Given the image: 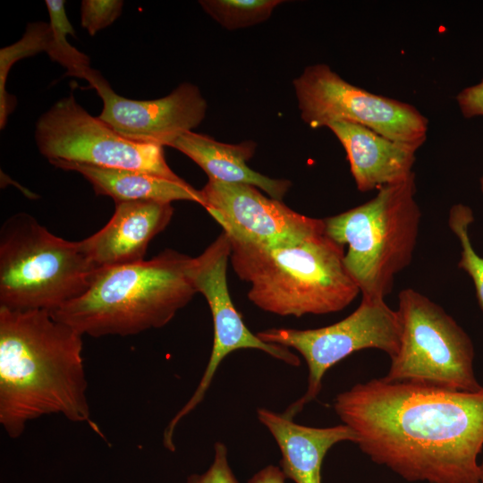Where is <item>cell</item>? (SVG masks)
<instances>
[{
  "label": "cell",
  "mask_w": 483,
  "mask_h": 483,
  "mask_svg": "<svg viewBox=\"0 0 483 483\" xmlns=\"http://www.w3.org/2000/svg\"><path fill=\"white\" fill-rule=\"evenodd\" d=\"M479 184H480V190H481V192L483 194V174L479 179Z\"/></svg>",
  "instance_id": "83f0119b"
},
{
  "label": "cell",
  "mask_w": 483,
  "mask_h": 483,
  "mask_svg": "<svg viewBox=\"0 0 483 483\" xmlns=\"http://www.w3.org/2000/svg\"><path fill=\"white\" fill-rule=\"evenodd\" d=\"M200 191L202 207L232 239L278 247L325 233L324 219L301 215L252 185L208 179Z\"/></svg>",
  "instance_id": "7c38bea8"
},
{
  "label": "cell",
  "mask_w": 483,
  "mask_h": 483,
  "mask_svg": "<svg viewBox=\"0 0 483 483\" xmlns=\"http://www.w3.org/2000/svg\"><path fill=\"white\" fill-rule=\"evenodd\" d=\"M286 479L279 466L269 464L256 472L247 483H285Z\"/></svg>",
  "instance_id": "484cf974"
},
{
  "label": "cell",
  "mask_w": 483,
  "mask_h": 483,
  "mask_svg": "<svg viewBox=\"0 0 483 483\" xmlns=\"http://www.w3.org/2000/svg\"><path fill=\"white\" fill-rule=\"evenodd\" d=\"M192 258L165 250L149 260L97 268L89 289L51 314L82 335H133L168 324L198 292Z\"/></svg>",
  "instance_id": "3957f363"
},
{
  "label": "cell",
  "mask_w": 483,
  "mask_h": 483,
  "mask_svg": "<svg viewBox=\"0 0 483 483\" xmlns=\"http://www.w3.org/2000/svg\"><path fill=\"white\" fill-rule=\"evenodd\" d=\"M170 147L193 160L211 180L252 185L281 201L292 185L289 180L269 178L248 166L247 161L254 156L257 148L250 140L228 144L191 131Z\"/></svg>",
  "instance_id": "e0dca14e"
},
{
  "label": "cell",
  "mask_w": 483,
  "mask_h": 483,
  "mask_svg": "<svg viewBox=\"0 0 483 483\" xmlns=\"http://www.w3.org/2000/svg\"><path fill=\"white\" fill-rule=\"evenodd\" d=\"M123 1L83 0L80 4V25L90 36L111 25L122 13Z\"/></svg>",
  "instance_id": "603a6c76"
},
{
  "label": "cell",
  "mask_w": 483,
  "mask_h": 483,
  "mask_svg": "<svg viewBox=\"0 0 483 483\" xmlns=\"http://www.w3.org/2000/svg\"><path fill=\"white\" fill-rule=\"evenodd\" d=\"M415 194L413 173L381 188L372 199L324 219L326 235L348 246L344 266L362 297L385 299L395 275L410 265L421 219Z\"/></svg>",
  "instance_id": "5b68a950"
},
{
  "label": "cell",
  "mask_w": 483,
  "mask_h": 483,
  "mask_svg": "<svg viewBox=\"0 0 483 483\" xmlns=\"http://www.w3.org/2000/svg\"><path fill=\"white\" fill-rule=\"evenodd\" d=\"M54 166L75 171L87 179L97 195L111 197L115 203L156 201L171 203L188 200L204 204L200 191L185 181H174L152 174L123 169L98 167L80 163L55 161Z\"/></svg>",
  "instance_id": "ac0fdd59"
},
{
  "label": "cell",
  "mask_w": 483,
  "mask_h": 483,
  "mask_svg": "<svg viewBox=\"0 0 483 483\" xmlns=\"http://www.w3.org/2000/svg\"><path fill=\"white\" fill-rule=\"evenodd\" d=\"M230 255L231 243L223 232L191 263L190 276L197 292L206 298L212 314L214 338L203 375L191 398L173 417L174 424H179L203 401L221 362L234 351L258 349L290 366L301 365L299 357L289 348L262 341L244 324L228 290L226 270Z\"/></svg>",
  "instance_id": "8fae6325"
},
{
  "label": "cell",
  "mask_w": 483,
  "mask_h": 483,
  "mask_svg": "<svg viewBox=\"0 0 483 483\" xmlns=\"http://www.w3.org/2000/svg\"><path fill=\"white\" fill-rule=\"evenodd\" d=\"M82 335L47 310L0 307V424L18 438L29 422L58 414L90 418Z\"/></svg>",
  "instance_id": "7a4b0ae2"
},
{
  "label": "cell",
  "mask_w": 483,
  "mask_h": 483,
  "mask_svg": "<svg viewBox=\"0 0 483 483\" xmlns=\"http://www.w3.org/2000/svg\"><path fill=\"white\" fill-rule=\"evenodd\" d=\"M97 268L80 242L50 233L20 212L0 230V307L50 313L82 295Z\"/></svg>",
  "instance_id": "8992f818"
},
{
  "label": "cell",
  "mask_w": 483,
  "mask_h": 483,
  "mask_svg": "<svg viewBox=\"0 0 483 483\" xmlns=\"http://www.w3.org/2000/svg\"><path fill=\"white\" fill-rule=\"evenodd\" d=\"M397 354L384 377L463 392L483 386L474 370L475 350L464 329L442 307L416 290L399 292Z\"/></svg>",
  "instance_id": "52a82bcc"
},
{
  "label": "cell",
  "mask_w": 483,
  "mask_h": 483,
  "mask_svg": "<svg viewBox=\"0 0 483 483\" xmlns=\"http://www.w3.org/2000/svg\"><path fill=\"white\" fill-rule=\"evenodd\" d=\"M46 6L50 18L52 39L47 54L67 70L69 76L83 78L90 69L89 58L73 47L67 40L68 35L76 33L65 13L64 1L47 0Z\"/></svg>",
  "instance_id": "ffe728a7"
},
{
  "label": "cell",
  "mask_w": 483,
  "mask_h": 483,
  "mask_svg": "<svg viewBox=\"0 0 483 483\" xmlns=\"http://www.w3.org/2000/svg\"><path fill=\"white\" fill-rule=\"evenodd\" d=\"M35 140L38 151L49 163L74 162L182 180L167 165L164 147L123 138L88 113L72 92L40 115Z\"/></svg>",
  "instance_id": "ba28073f"
},
{
  "label": "cell",
  "mask_w": 483,
  "mask_h": 483,
  "mask_svg": "<svg viewBox=\"0 0 483 483\" xmlns=\"http://www.w3.org/2000/svg\"><path fill=\"white\" fill-rule=\"evenodd\" d=\"M257 417L275 438L282 458L280 468L295 483H322L323 460L335 445L355 444L353 431L345 424L314 428L297 424L284 413L258 408Z\"/></svg>",
  "instance_id": "2e32d148"
},
{
  "label": "cell",
  "mask_w": 483,
  "mask_h": 483,
  "mask_svg": "<svg viewBox=\"0 0 483 483\" xmlns=\"http://www.w3.org/2000/svg\"><path fill=\"white\" fill-rule=\"evenodd\" d=\"M456 101L465 118L483 116V79L461 90L456 96Z\"/></svg>",
  "instance_id": "d4e9b609"
},
{
  "label": "cell",
  "mask_w": 483,
  "mask_h": 483,
  "mask_svg": "<svg viewBox=\"0 0 483 483\" xmlns=\"http://www.w3.org/2000/svg\"><path fill=\"white\" fill-rule=\"evenodd\" d=\"M343 145L357 189L368 192L410 177L419 149L365 126L334 122L326 126Z\"/></svg>",
  "instance_id": "9a60e30c"
},
{
  "label": "cell",
  "mask_w": 483,
  "mask_h": 483,
  "mask_svg": "<svg viewBox=\"0 0 483 483\" xmlns=\"http://www.w3.org/2000/svg\"><path fill=\"white\" fill-rule=\"evenodd\" d=\"M256 335L267 343L293 348L307 363V390L284 412L293 419L317 398L326 372L352 353L377 349L394 358L399 350L401 323L397 310L385 299L362 297L352 314L333 325L305 330L269 328Z\"/></svg>",
  "instance_id": "9c48e42d"
},
{
  "label": "cell",
  "mask_w": 483,
  "mask_h": 483,
  "mask_svg": "<svg viewBox=\"0 0 483 483\" xmlns=\"http://www.w3.org/2000/svg\"><path fill=\"white\" fill-rule=\"evenodd\" d=\"M292 84L301 117L312 129L348 122L417 148L427 139L428 121L415 106L354 86L326 64L306 67Z\"/></svg>",
  "instance_id": "30bf717a"
},
{
  "label": "cell",
  "mask_w": 483,
  "mask_h": 483,
  "mask_svg": "<svg viewBox=\"0 0 483 483\" xmlns=\"http://www.w3.org/2000/svg\"><path fill=\"white\" fill-rule=\"evenodd\" d=\"M173 214L171 203L117 202L108 223L80 241L81 248L97 269L141 262L148 243L168 225Z\"/></svg>",
  "instance_id": "5bb4252c"
},
{
  "label": "cell",
  "mask_w": 483,
  "mask_h": 483,
  "mask_svg": "<svg viewBox=\"0 0 483 483\" xmlns=\"http://www.w3.org/2000/svg\"><path fill=\"white\" fill-rule=\"evenodd\" d=\"M52 39L49 23L34 22L27 26L23 37L0 50V128H4L9 114L16 106V98L5 90L6 79L12 65L22 58L46 52Z\"/></svg>",
  "instance_id": "d6986e66"
},
{
  "label": "cell",
  "mask_w": 483,
  "mask_h": 483,
  "mask_svg": "<svg viewBox=\"0 0 483 483\" xmlns=\"http://www.w3.org/2000/svg\"><path fill=\"white\" fill-rule=\"evenodd\" d=\"M479 483H483V459L479 463Z\"/></svg>",
  "instance_id": "4316f807"
},
{
  "label": "cell",
  "mask_w": 483,
  "mask_h": 483,
  "mask_svg": "<svg viewBox=\"0 0 483 483\" xmlns=\"http://www.w3.org/2000/svg\"><path fill=\"white\" fill-rule=\"evenodd\" d=\"M333 408L360 451L403 479L479 483L483 386L463 392L372 378L338 394Z\"/></svg>",
  "instance_id": "6da1fadb"
},
{
  "label": "cell",
  "mask_w": 483,
  "mask_h": 483,
  "mask_svg": "<svg viewBox=\"0 0 483 483\" xmlns=\"http://www.w3.org/2000/svg\"><path fill=\"white\" fill-rule=\"evenodd\" d=\"M83 79L103 101L97 116L123 138L145 144L168 146L204 120L208 104L199 88L181 83L169 95L153 100H135L116 94L108 81L89 69Z\"/></svg>",
  "instance_id": "4fadbf2b"
},
{
  "label": "cell",
  "mask_w": 483,
  "mask_h": 483,
  "mask_svg": "<svg viewBox=\"0 0 483 483\" xmlns=\"http://www.w3.org/2000/svg\"><path fill=\"white\" fill-rule=\"evenodd\" d=\"M186 483H239L230 466L226 445L216 442L209 468L201 474L191 475Z\"/></svg>",
  "instance_id": "cb8c5ba5"
},
{
  "label": "cell",
  "mask_w": 483,
  "mask_h": 483,
  "mask_svg": "<svg viewBox=\"0 0 483 483\" xmlns=\"http://www.w3.org/2000/svg\"><path fill=\"white\" fill-rule=\"evenodd\" d=\"M473 221L474 214L469 206L458 203L450 208L448 225L458 238L462 249L457 266L471 278L478 304L483 311V256L475 251L469 235V226Z\"/></svg>",
  "instance_id": "7402d4cb"
},
{
  "label": "cell",
  "mask_w": 483,
  "mask_h": 483,
  "mask_svg": "<svg viewBox=\"0 0 483 483\" xmlns=\"http://www.w3.org/2000/svg\"><path fill=\"white\" fill-rule=\"evenodd\" d=\"M229 241L232 267L250 284L249 300L264 311L296 318L329 314L360 292L344 266V246L326 232L289 246Z\"/></svg>",
  "instance_id": "277c9868"
},
{
  "label": "cell",
  "mask_w": 483,
  "mask_h": 483,
  "mask_svg": "<svg viewBox=\"0 0 483 483\" xmlns=\"http://www.w3.org/2000/svg\"><path fill=\"white\" fill-rule=\"evenodd\" d=\"M199 4L222 27L238 30L261 23L270 18L282 0H200Z\"/></svg>",
  "instance_id": "44dd1931"
}]
</instances>
